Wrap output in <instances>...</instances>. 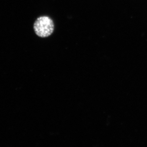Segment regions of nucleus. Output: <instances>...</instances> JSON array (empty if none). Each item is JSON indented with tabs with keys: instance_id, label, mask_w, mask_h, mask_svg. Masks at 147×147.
<instances>
[{
	"instance_id": "nucleus-1",
	"label": "nucleus",
	"mask_w": 147,
	"mask_h": 147,
	"mask_svg": "<svg viewBox=\"0 0 147 147\" xmlns=\"http://www.w3.org/2000/svg\"><path fill=\"white\" fill-rule=\"evenodd\" d=\"M54 29L53 22L49 17H40L34 24L35 33L40 37H47L50 36L53 33Z\"/></svg>"
}]
</instances>
